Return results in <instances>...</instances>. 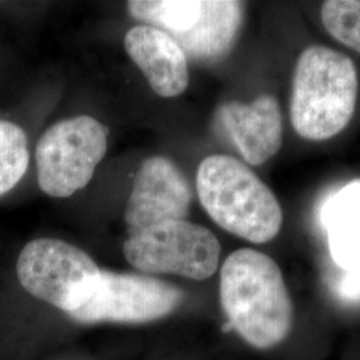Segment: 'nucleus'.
Returning a JSON list of instances; mask_svg holds the SVG:
<instances>
[{
	"mask_svg": "<svg viewBox=\"0 0 360 360\" xmlns=\"http://www.w3.org/2000/svg\"><path fill=\"white\" fill-rule=\"evenodd\" d=\"M124 47L159 96L174 98L188 87L187 56L167 32L155 27H132Z\"/></svg>",
	"mask_w": 360,
	"mask_h": 360,
	"instance_id": "obj_10",
	"label": "nucleus"
},
{
	"mask_svg": "<svg viewBox=\"0 0 360 360\" xmlns=\"http://www.w3.org/2000/svg\"><path fill=\"white\" fill-rule=\"evenodd\" d=\"M358 72L342 52L311 46L302 52L294 72L291 123L309 141H326L346 129L355 112Z\"/></svg>",
	"mask_w": 360,
	"mask_h": 360,
	"instance_id": "obj_3",
	"label": "nucleus"
},
{
	"mask_svg": "<svg viewBox=\"0 0 360 360\" xmlns=\"http://www.w3.org/2000/svg\"><path fill=\"white\" fill-rule=\"evenodd\" d=\"M183 297L180 288L160 279L102 270L90 300L67 315L82 324H142L166 318L179 307Z\"/></svg>",
	"mask_w": 360,
	"mask_h": 360,
	"instance_id": "obj_7",
	"label": "nucleus"
},
{
	"mask_svg": "<svg viewBox=\"0 0 360 360\" xmlns=\"http://www.w3.org/2000/svg\"><path fill=\"white\" fill-rule=\"evenodd\" d=\"M321 15L331 37L360 53V0L324 1Z\"/></svg>",
	"mask_w": 360,
	"mask_h": 360,
	"instance_id": "obj_15",
	"label": "nucleus"
},
{
	"mask_svg": "<svg viewBox=\"0 0 360 360\" xmlns=\"http://www.w3.org/2000/svg\"><path fill=\"white\" fill-rule=\"evenodd\" d=\"M319 221L335 263L345 271L360 269V179L326 196Z\"/></svg>",
	"mask_w": 360,
	"mask_h": 360,
	"instance_id": "obj_11",
	"label": "nucleus"
},
{
	"mask_svg": "<svg viewBox=\"0 0 360 360\" xmlns=\"http://www.w3.org/2000/svg\"><path fill=\"white\" fill-rule=\"evenodd\" d=\"M220 303L232 328L257 349L282 345L292 331L294 304L283 272L257 250L240 248L224 260Z\"/></svg>",
	"mask_w": 360,
	"mask_h": 360,
	"instance_id": "obj_1",
	"label": "nucleus"
},
{
	"mask_svg": "<svg viewBox=\"0 0 360 360\" xmlns=\"http://www.w3.org/2000/svg\"><path fill=\"white\" fill-rule=\"evenodd\" d=\"M30 163L26 132L11 122H0V196L11 191Z\"/></svg>",
	"mask_w": 360,
	"mask_h": 360,
	"instance_id": "obj_14",
	"label": "nucleus"
},
{
	"mask_svg": "<svg viewBox=\"0 0 360 360\" xmlns=\"http://www.w3.org/2000/svg\"><path fill=\"white\" fill-rule=\"evenodd\" d=\"M243 20V4L230 0L202 1L198 22L186 32L171 35L184 53L203 62L224 56L236 39Z\"/></svg>",
	"mask_w": 360,
	"mask_h": 360,
	"instance_id": "obj_12",
	"label": "nucleus"
},
{
	"mask_svg": "<svg viewBox=\"0 0 360 360\" xmlns=\"http://www.w3.org/2000/svg\"><path fill=\"white\" fill-rule=\"evenodd\" d=\"M339 292L349 300L360 299V269L346 271L339 283Z\"/></svg>",
	"mask_w": 360,
	"mask_h": 360,
	"instance_id": "obj_16",
	"label": "nucleus"
},
{
	"mask_svg": "<svg viewBox=\"0 0 360 360\" xmlns=\"http://www.w3.org/2000/svg\"><path fill=\"white\" fill-rule=\"evenodd\" d=\"M107 151V129L89 115L62 120L37 146L39 187L52 198L84 188Z\"/></svg>",
	"mask_w": 360,
	"mask_h": 360,
	"instance_id": "obj_6",
	"label": "nucleus"
},
{
	"mask_svg": "<svg viewBox=\"0 0 360 360\" xmlns=\"http://www.w3.org/2000/svg\"><path fill=\"white\" fill-rule=\"evenodd\" d=\"M193 191L188 180L169 159L153 156L139 168L124 219L129 233L188 215Z\"/></svg>",
	"mask_w": 360,
	"mask_h": 360,
	"instance_id": "obj_8",
	"label": "nucleus"
},
{
	"mask_svg": "<svg viewBox=\"0 0 360 360\" xmlns=\"http://www.w3.org/2000/svg\"><path fill=\"white\" fill-rule=\"evenodd\" d=\"M101 269L83 250L59 239H35L25 245L16 275L28 294L71 314L94 295Z\"/></svg>",
	"mask_w": 360,
	"mask_h": 360,
	"instance_id": "obj_4",
	"label": "nucleus"
},
{
	"mask_svg": "<svg viewBox=\"0 0 360 360\" xmlns=\"http://www.w3.org/2000/svg\"><path fill=\"white\" fill-rule=\"evenodd\" d=\"M219 124L251 166L266 163L283 144V116L278 101L269 94L251 103L229 102L218 110Z\"/></svg>",
	"mask_w": 360,
	"mask_h": 360,
	"instance_id": "obj_9",
	"label": "nucleus"
},
{
	"mask_svg": "<svg viewBox=\"0 0 360 360\" xmlns=\"http://www.w3.org/2000/svg\"><path fill=\"white\" fill-rule=\"evenodd\" d=\"M202 1L195 0H134L129 11L134 18L163 27L169 35L181 34L195 26Z\"/></svg>",
	"mask_w": 360,
	"mask_h": 360,
	"instance_id": "obj_13",
	"label": "nucleus"
},
{
	"mask_svg": "<svg viewBox=\"0 0 360 360\" xmlns=\"http://www.w3.org/2000/svg\"><path fill=\"white\" fill-rule=\"evenodd\" d=\"M123 254L134 269L146 274L206 281L218 270L220 243L203 226L171 220L131 233Z\"/></svg>",
	"mask_w": 360,
	"mask_h": 360,
	"instance_id": "obj_5",
	"label": "nucleus"
},
{
	"mask_svg": "<svg viewBox=\"0 0 360 360\" xmlns=\"http://www.w3.org/2000/svg\"><path fill=\"white\" fill-rule=\"evenodd\" d=\"M199 200L227 232L251 243H269L283 224L276 196L250 168L227 155L206 158L198 168Z\"/></svg>",
	"mask_w": 360,
	"mask_h": 360,
	"instance_id": "obj_2",
	"label": "nucleus"
}]
</instances>
